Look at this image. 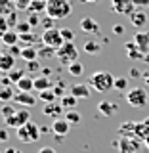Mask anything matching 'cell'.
Instances as JSON below:
<instances>
[{
  "label": "cell",
  "mask_w": 149,
  "mask_h": 153,
  "mask_svg": "<svg viewBox=\"0 0 149 153\" xmlns=\"http://www.w3.org/2000/svg\"><path fill=\"white\" fill-rule=\"evenodd\" d=\"M90 86L99 94H107L111 92V88H115V76L109 71H96L90 76Z\"/></svg>",
  "instance_id": "6da1fadb"
},
{
  "label": "cell",
  "mask_w": 149,
  "mask_h": 153,
  "mask_svg": "<svg viewBox=\"0 0 149 153\" xmlns=\"http://www.w3.org/2000/svg\"><path fill=\"white\" fill-rule=\"evenodd\" d=\"M71 12H73V6L69 0H48L46 4V16L52 17L54 21L69 17Z\"/></svg>",
  "instance_id": "7a4b0ae2"
},
{
  "label": "cell",
  "mask_w": 149,
  "mask_h": 153,
  "mask_svg": "<svg viewBox=\"0 0 149 153\" xmlns=\"http://www.w3.org/2000/svg\"><path fill=\"white\" fill-rule=\"evenodd\" d=\"M40 128L36 126V123H33V121H29L27 124H23V126H19L17 128V138H19V142H23V143H35L40 140Z\"/></svg>",
  "instance_id": "3957f363"
},
{
  "label": "cell",
  "mask_w": 149,
  "mask_h": 153,
  "mask_svg": "<svg viewBox=\"0 0 149 153\" xmlns=\"http://www.w3.org/2000/svg\"><path fill=\"white\" fill-rule=\"evenodd\" d=\"M126 102L132 105V107L136 109H142L145 107V105L149 103V94L145 88H142V86H136V88H130L126 92Z\"/></svg>",
  "instance_id": "277c9868"
},
{
  "label": "cell",
  "mask_w": 149,
  "mask_h": 153,
  "mask_svg": "<svg viewBox=\"0 0 149 153\" xmlns=\"http://www.w3.org/2000/svg\"><path fill=\"white\" fill-rule=\"evenodd\" d=\"M40 36H42V44L48 48H54V50H57V48H61L65 44L63 36H61V29H56V27L46 29Z\"/></svg>",
  "instance_id": "5b68a950"
},
{
  "label": "cell",
  "mask_w": 149,
  "mask_h": 153,
  "mask_svg": "<svg viewBox=\"0 0 149 153\" xmlns=\"http://www.w3.org/2000/svg\"><path fill=\"white\" fill-rule=\"evenodd\" d=\"M56 57L61 61V63L71 65L73 61H76V57H79V50H76V46L73 44V42H65L61 48L56 50Z\"/></svg>",
  "instance_id": "8992f818"
},
{
  "label": "cell",
  "mask_w": 149,
  "mask_h": 153,
  "mask_svg": "<svg viewBox=\"0 0 149 153\" xmlns=\"http://www.w3.org/2000/svg\"><path fill=\"white\" fill-rule=\"evenodd\" d=\"M111 10L119 16H128L130 17L136 10V4L134 0H111Z\"/></svg>",
  "instance_id": "52a82bcc"
},
{
  "label": "cell",
  "mask_w": 149,
  "mask_h": 153,
  "mask_svg": "<svg viewBox=\"0 0 149 153\" xmlns=\"http://www.w3.org/2000/svg\"><path fill=\"white\" fill-rule=\"evenodd\" d=\"M117 146H119L121 153H138V149H140V142L136 138H130V136H121Z\"/></svg>",
  "instance_id": "ba28073f"
},
{
  "label": "cell",
  "mask_w": 149,
  "mask_h": 153,
  "mask_svg": "<svg viewBox=\"0 0 149 153\" xmlns=\"http://www.w3.org/2000/svg\"><path fill=\"white\" fill-rule=\"evenodd\" d=\"M80 31L86 33V35H98L99 33V23L96 21L94 17L86 16V17L80 19Z\"/></svg>",
  "instance_id": "9c48e42d"
},
{
  "label": "cell",
  "mask_w": 149,
  "mask_h": 153,
  "mask_svg": "<svg viewBox=\"0 0 149 153\" xmlns=\"http://www.w3.org/2000/svg\"><path fill=\"white\" fill-rule=\"evenodd\" d=\"M147 19H149V17H147V12H145V10L136 8V10H134V13L130 16V23H132L136 29H142V27L147 25Z\"/></svg>",
  "instance_id": "30bf717a"
},
{
  "label": "cell",
  "mask_w": 149,
  "mask_h": 153,
  "mask_svg": "<svg viewBox=\"0 0 149 153\" xmlns=\"http://www.w3.org/2000/svg\"><path fill=\"white\" fill-rule=\"evenodd\" d=\"M65 109L61 107V103H44V107H42V113L46 115V117H52L56 121V119H61V115H63Z\"/></svg>",
  "instance_id": "8fae6325"
},
{
  "label": "cell",
  "mask_w": 149,
  "mask_h": 153,
  "mask_svg": "<svg viewBox=\"0 0 149 153\" xmlns=\"http://www.w3.org/2000/svg\"><path fill=\"white\" fill-rule=\"evenodd\" d=\"M13 102H16L17 105H21V107H31V105H35L36 98L31 92H16V96H13Z\"/></svg>",
  "instance_id": "7c38bea8"
},
{
  "label": "cell",
  "mask_w": 149,
  "mask_h": 153,
  "mask_svg": "<svg viewBox=\"0 0 149 153\" xmlns=\"http://www.w3.org/2000/svg\"><path fill=\"white\" fill-rule=\"evenodd\" d=\"M134 42L142 50V54H149V33L147 31H138L134 35Z\"/></svg>",
  "instance_id": "4fadbf2b"
},
{
  "label": "cell",
  "mask_w": 149,
  "mask_h": 153,
  "mask_svg": "<svg viewBox=\"0 0 149 153\" xmlns=\"http://www.w3.org/2000/svg\"><path fill=\"white\" fill-rule=\"evenodd\" d=\"M69 128H71V124L65 121L63 117L61 119H56L54 123H52V132L56 134V136H67V134H69Z\"/></svg>",
  "instance_id": "5bb4252c"
},
{
  "label": "cell",
  "mask_w": 149,
  "mask_h": 153,
  "mask_svg": "<svg viewBox=\"0 0 149 153\" xmlns=\"http://www.w3.org/2000/svg\"><path fill=\"white\" fill-rule=\"evenodd\" d=\"M71 94H73L76 100H88L92 92H90V86H88V84L76 82V84H73V86H71Z\"/></svg>",
  "instance_id": "9a60e30c"
},
{
  "label": "cell",
  "mask_w": 149,
  "mask_h": 153,
  "mask_svg": "<svg viewBox=\"0 0 149 153\" xmlns=\"http://www.w3.org/2000/svg\"><path fill=\"white\" fill-rule=\"evenodd\" d=\"M0 69H2L6 75L12 69H16V57L12 54H8V52H2V54H0Z\"/></svg>",
  "instance_id": "2e32d148"
},
{
  "label": "cell",
  "mask_w": 149,
  "mask_h": 153,
  "mask_svg": "<svg viewBox=\"0 0 149 153\" xmlns=\"http://www.w3.org/2000/svg\"><path fill=\"white\" fill-rule=\"evenodd\" d=\"M124 50H126V54H128V57H130L132 61L143 59V56H145V54H142V50L138 48V44L134 40H128L126 44H124Z\"/></svg>",
  "instance_id": "e0dca14e"
},
{
  "label": "cell",
  "mask_w": 149,
  "mask_h": 153,
  "mask_svg": "<svg viewBox=\"0 0 149 153\" xmlns=\"http://www.w3.org/2000/svg\"><path fill=\"white\" fill-rule=\"evenodd\" d=\"M31 90H35V79L33 75H25L16 84V92H31Z\"/></svg>",
  "instance_id": "ac0fdd59"
},
{
  "label": "cell",
  "mask_w": 149,
  "mask_h": 153,
  "mask_svg": "<svg viewBox=\"0 0 149 153\" xmlns=\"http://www.w3.org/2000/svg\"><path fill=\"white\" fill-rule=\"evenodd\" d=\"M2 42H4V46L6 48H10V46H16L17 42H19V33L16 31V29H8L6 33H4L2 36Z\"/></svg>",
  "instance_id": "d6986e66"
},
{
  "label": "cell",
  "mask_w": 149,
  "mask_h": 153,
  "mask_svg": "<svg viewBox=\"0 0 149 153\" xmlns=\"http://www.w3.org/2000/svg\"><path fill=\"white\" fill-rule=\"evenodd\" d=\"M98 111L103 115V117H113L115 113H117V105L113 102H107V100H103V102L98 103Z\"/></svg>",
  "instance_id": "ffe728a7"
},
{
  "label": "cell",
  "mask_w": 149,
  "mask_h": 153,
  "mask_svg": "<svg viewBox=\"0 0 149 153\" xmlns=\"http://www.w3.org/2000/svg\"><path fill=\"white\" fill-rule=\"evenodd\" d=\"M21 59H25V61H36L38 59V46H23Z\"/></svg>",
  "instance_id": "44dd1931"
},
{
  "label": "cell",
  "mask_w": 149,
  "mask_h": 153,
  "mask_svg": "<svg viewBox=\"0 0 149 153\" xmlns=\"http://www.w3.org/2000/svg\"><path fill=\"white\" fill-rule=\"evenodd\" d=\"M54 86H52V80L48 79V76H35V90L38 92H44V90H52Z\"/></svg>",
  "instance_id": "7402d4cb"
},
{
  "label": "cell",
  "mask_w": 149,
  "mask_h": 153,
  "mask_svg": "<svg viewBox=\"0 0 149 153\" xmlns=\"http://www.w3.org/2000/svg\"><path fill=\"white\" fill-rule=\"evenodd\" d=\"M21 46H35L36 42H42V36H36L35 33H27V35H19Z\"/></svg>",
  "instance_id": "603a6c76"
},
{
  "label": "cell",
  "mask_w": 149,
  "mask_h": 153,
  "mask_svg": "<svg viewBox=\"0 0 149 153\" xmlns=\"http://www.w3.org/2000/svg\"><path fill=\"white\" fill-rule=\"evenodd\" d=\"M76 102H79V100H76L75 96L69 92V94H65L63 98H61V102H59V103H61V107H63L65 111H73V109L76 107Z\"/></svg>",
  "instance_id": "cb8c5ba5"
},
{
  "label": "cell",
  "mask_w": 149,
  "mask_h": 153,
  "mask_svg": "<svg viewBox=\"0 0 149 153\" xmlns=\"http://www.w3.org/2000/svg\"><path fill=\"white\" fill-rule=\"evenodd\" d=\"M12 12H17L16 4H13V0H0V16H10Z\"/></svg>",
  "instance_id": "d4e9b609"
},
{
  "label": "cell",
  "mask_w": 149,
  "mask_h": 153,
  "mask_svg": "<svg viewBox=\"0 0 149 153\" xmlns=\"http://www.w3.org/2000/svg\"><path fill=\"white\" fill-rule=\"evenodd\" d=\"M46 4H48V0H33L27 12L29 13H42V12L46 13Z\"/></svg>",
  "instance_id": "484cf974"
},
{
  "label": "cell",
  "mask_w": 149,
  "mask_h": 153,
  "mask_svg": "<svg viewBox=\"0 0 149 153\" xmlns=\"http://www.w3.org/2000/svg\"><path fill=\"white\" fill-rule=\"evenodd\" d=\"M13 96H16V92L12 90V86H0V102L10 103L13 102Z\"/></svg>",
  "instance_id": "4316f807"
},
{
  "label": "cell",
  "mask_w": 149,
  "mask_h": 153,
  "mask_svg": "<svg viewBox=\"0 0 149 153\" xmlns=\"http://www.w3.org/2000/svg\"><path fill=\"white\" fill-rule=\"evenodd\" d=\"M65 121L71 124V126H76V124L82 123V115H80L79 111H65Z\"/></svg>",
  "instance_id": "83f0119b"
},
{
  "label": "cell",
  "mask_w": 149,
  "mask_h": 153,
  "mask_svg": "<svg viewBox=\"0 0 149 153\" xmlns=\"http://www.w3.org/2000/svg\"><path fill=\"white\" fill-rule=\"evenodd\" d=\"M67 71H69L71 76H82V73H84V65L80 63V61H73L71 65H67Z\"/></svg>",
  "instance_id": "f1b7e54d"
},
{
  "label": "cell",
  "mask_w": 149,
  "mask_h": 153,
  "mask_svg": "<svg viewBox=\"0 0 149 153\" xmlns=\"http://www.w3.org/2000/svg\"><path fill=\"white\" fill-rule=\"evenodd\" d=\"M17 119H19V123H21V126H23V124H27L29 121H31V111H29V109L27 107H21V105H19V107H17Z\"/></svg>",
  "instance_id": "f546056e"
},
{
  "label": "cell",
  "mask_w": 149,
  "mask_h": 153,
  "mask_svg": "<svg viewBox=\"0 0 149 153\" xmlns=\"http://www.w3.org/2000/svg\"><path fill=\"white\" fill-rule=\"evenodd\" d=\"M25 75H27V73H25V69H17V67H16V69H12V71L8 73V79L12 80V84H17Z\"/></svg>",
  "instance_id": "4dcf8cb0"
},
{
  "label": "cell",
  "mask_w": 149,
  "mask_h": 153,
  "mask_svg": "<svg viewBox=\"0 0 149 153\" xmlns=\"http://www.w3.org/2000/svg\"><path fill=\"white\" fill-rule=\"evenodd\" d=\"M115 90L128 92V76H115Z\"/></svg>",
  "instance_id": "1f68e13d"
},
{
  "label": "cell",
  "mask_w": 149,
  "mask_h": 153,
  "mask_svg": "<svg viewBox=\"0 0 149 153\" xmlns=\"http://www.w3.org/2000/svg\"><path fill=\"white\" fill-rule=\"evenodd\" d=\"M84 52L86 54H99V52H102V46L96 40H86L84 42Z\"/></svg>",
  "instance_id": "d6a6232c"
},
{
  "label": "cell",
  "mask_w": 149,
  "mask_h": 153,
  "mask_svg": "<svg viewBox=\"0 0 149 153\" xmlns=\"http://www.w3.org/2000/svg\"><path fill=\"white\" fill-rule=\"evenodd\" d=\"M0 113H2L4 119H10V117H13V115L17 113V107L12 105V103H4L2 107H0Z\"/></svg>",
  "instance_id": "836d02e7"
},
{
  "label": "cell",
  "mask_w": 149,
  "mask_h": 153,
  "mask_svg": "<svg viewBox=\"0 0 149 153\" xmlns=\"http://www.w3.org/2000/svg\"><path fill=\"white\" fill-rule=\"evenodd\" d=\"M38 98H40L44 103H54L57 96L54 94V90H44V92H40V94H38Z\"/></svg>",
  "instance_id": "e575fe53"
},
{
  "label": "cell",
  "mask_w": 149,
  "mask_h": 153,
  "mask_svg": "<svg viewBox=\"0 0 149 153\" xmlns=\"http://www.w3.org/2000/svg\"><path fill=\"white\" fill-rule=\"evenodd\" d=\"M16 31L19 33V35H27V33H33V27H31L29 21H19L17 27H16Z\"/></svg>",
  "instance_id": "d590c367"
},
{
  "label": "cell",
  "mask_w": 149,
  "mask_h": 153,
  "mask_svg": "<svg viewBox=\"0 0 149 153\" xmlns=\"http://www.w3.org/2000/svg\"><path fill=\"white\" fill-rule=\"evenodd\" d=\"M19 13L17 12H12V13H10V16H6V21H8V27L10 29H16L17 27V23H19Z\"/></svg>",
  "instance_id": "8d00e7d4"
},
{
  "label": "cell",
  "mask_w": 149,
  "mask_h": 153,
  "mask_svg": "<svg viewBox=\"0 0 149 153\" xmlns=\"http://www.w3.org/2000/svg\"><path fill=\"white\" fill-rule=\"evenodd\" d=\"M61 36H63V40H65V42H73V38H75V31H73V29H69V27H65V29H61Z\"/></svg>",
  "instance_id": "74e56055"
},
{
  "label": "cell",
  "mask_w": 149,
  "mask_h": 153,
  "mask_svg": "<svg viewBox=\"0 0 149 153\" xmlns=\"http://www.w3.org/2000/svg\"><path fill=\"white\" fill-rule=\"evenodd\" d=\"M4 123H6V126H10V128H17L21 126V123H19V119H17V115H13V117H10V119H4Z\"/></svg>",
  "instance_id": "f35d334b"
},
{
  "label": "cell",
  "mask_w": 149,
  "mask_h": 153,
  "mask_svg": "<svg viewBox=\"0 0 149 153\" xmlns=\"http://www.w3.org/2000/svg\"><path fill=\"white\" fill-rule=\"evenodd\" d=\"M6 52L8 54H12L13 57H21V52H23V46L21 44H16V46H10V48H6Z\"/></svg>",
  "instance_id": "ab89813d"
},
{
  "label": "cell",
  "mask_w": 149,
  "mask_h": 153,
  "mask_svg": "<svg viewBox=\"0 0 149 153\" xmlns=\"http://www.w3.org/2000/svg\"><path fill=\"white\" fill-rule=\"evenodd\" d=\"M31 2H33V0H13V4H16V8L19 10V12H23V10H29Z\"/></svg>",
  "instance_id": "60d3db41"
},
{
  "label": "cell",
  "mask_w": 149,
  "mask_h": 153,
  "mask_svg": "<svg viewBox=\"0 0 149 153\" xmlns=\"http://www.w3.org/2000/svg\"><path fill=\"white\" fill-rule=\"evenodd\" d=\"M52 90H54V94H56V96H57V98H59V100H61V98H63V96L67 94V92H65V86H63V82L56 84V86H54V88H52Z\"/></svg>",
  "instance_id": "b9f144b4"
},
{
  "label": "cell",
  "mask_w": 149,
  "mask_h": 153,
  "mask_svg": "<svg viewBox=\"0 0 149 153\" xmlns=\"http://www.w3.org/2000/svg\"><path fill=\"white\" fill-rule=\"evenodd\" d=\"M40 69V61H27V71L29 73H35V71H38Z\"/></svg>",
  "instance_id": "7bdbcfd3"
},
{
  "label": "cell",
  "mask_w": 149,
  "mask_h": 153,
  "mask_svg": "<svg viewBox=\"0 0 149 153\" xmlns=\"http://www.w3.org/2000/svg\"><path fill=\"white\" fill-rule=\"evenodd\" d=\"M29 23H31V27H36V25H40V17H38V13H29V19H27Z\"/></svg>",
  "instance_id": "ee69618b"
},
{
  "label": "cell",
  "mask_w": 149,
  "mask_h": 153,
  "mask_svg": "<svg viewBox=\"0 0 149 153\" xmlns=\"http://www.w3.org/2000/svg\"><path fill=\"white\" fill-rule=\"evenodd\" d=\"M8 21H6V17H4V16H0V36H2L4 35V33H6L8 31Z\"/></svg>",
  "instance_id": "f6af8a7d"
},
{
  "label": "cell",
  "mask_w": 149,
  "mask_h": 153,
  "mask_svg": "<svg viewBox=\"0 0 149 153\" xmlns=\"http://www.w3.org/2000/svg\"><path fill=\"white\" fill-rule=\"evenodd\" d=\"M128 75H130V79H142V76H143V73H142L140 69H138V67H132Z\"/></svg>",
  "instance_id": "bcb514c9"
},
{
  "label": "cell",
  "mask_w": 149,
  "mask_h": 153,
  "mask_svg": "<svg viewBox=\"0 0 149 153\" xmlns=\"http://www.w3.org/2000/svg\"><path fill=\"white\" fill-rule=\"evenodd\" d=\"M134 4H136V8H142V10L149 8V0H134Z\"/></svg>",
  "instance_id": "7dc6e473"
},
{
  "label": "cell",
  "mask_w": 149,
  "mask_h": 153,
  "mask_svg": "<svg viewBox=\"0 0 149 153\" xmlns=\"http://www.w3.org/2000/svg\"><path fill=\"white\" fill-rule=\"evenodd\" d=\"M52 23H54V19H52V17H46L44 21H42V27H44V31H46V29H52V27H54Z\"/></svg>",
  "instance_id": "c3c4849f"
},
{
  "label": "cell",
  "mask_w": 149,
  "mask_h": 153,
  "mask_svg": "<svg viewBox=\"0 0 149 153\" xmlns=\"http://www.w3.org/2000/svg\"><path fill=\"white\" fill-rule=\"evenodd\" d=\"M113 33H115V35H122V33H124V27L121 25V23H117V25L113 27Z\"/></svg>",
  "instance_id": "681fc988"
},
{
  "label": "cell",
  "mask_w": 149,
  "mask_h": 153,
  "mask_svg": "<svg viewBox=\"0 0 149 153\" xmlns=\"http://www.w3.org/2000/svg\"><path fill=\"white\" fill-rule=\"evenodd\" d=\"M38 153H56V149H54V147H50V146H44V147L38 149Z\"/></svg>",
  "instance_id": "f907efd6"
},
{
  "label": "cell",
  "mask_w": 149,
  "mask_h": 153,
  "mask_svg": "<svg viewBox=\"0 0 149 153\" xmlns=\"http://www.w3.org/2000/svg\"><path fill=\"white\" fill-rule=\"evenodd\" d=\"M8 140V130L6 128H2V130H0V143H4Z\"/></svg>",
  "instance_id": "816d5d0a"
},
{
  "label": "cell",
  "mask_w": 149,
  "mask_h": 153,
  "mask_svg": "<svg viewBox=\"0 0 149 153\" xmlns=\"http://www.w3.org/2000/svg\"><path fill=\"white\" fill-rule=\"evenodd\" d=\"M142 79H143V82L149 86V69H147V71H143V76H142Z\"/></svg>",
  "instance_id": "f5cc1de1"
},
{
  "label": "cell",
  "mask_w": 149,
  "mask_h": 153,
  "mask_svg": "<svg viewBox=\"0 0 149 153\" xmlns=\"http://www.w3.org/2000/svg\"><path fill=\"white\" fill-rule=\"evenodd\" d=\"M4 153H21V151L16 149V147H6V149H4Z\"/></svg>",
  "instance_id": "db71d44e"
},
{
  "label": "cell",
  "mask_w": 149,
  "mask_h": 153,
  "mask_svg": "<svg viewBox=\"0 0 149 153\" xmlns=\"http://www.w3.org/2000/svg\"><path fill=\"white\" fill-rule=\"evenodd\" d=\"M82 2H86V4H98L99 0H82Z\"/></svg>",
  "instance_id": "11a10c76"
},
{
  "label": "cell",
  "mask_w": 149,
  "mask_h": 153,
  "mask_svg": "<svg viewBox=\"0 0 149 153\" xmlns=\"http://www.w3.org/2000/svg\"><path fill=\"white\" fill-rule=\"evenodd\" d=\"M4 52V42H2V38H0V54Z\"/></svg>",
  "instance_id": "9f6ffc18"
},
{
  "label": "cell",
  "mask_w": 149,
  "mask_h": 153,
  "mask_svg": "<svg viewBox=\"0 0 149 153\" xmlns=\"http://www.w3.org/2000/svg\"><path fill=\"white\" fill-rule=\"evenodd\" d=\"M143 61H145V63L149 65V54H145V56H143Z\"/></svg>",
  "instance_id": "6f0895ef"
},
{
  "label": "cell",
  "mask_w": 149,
  "mask_h": 153,
  "mask_svg": "<svg viewBox=\"0 0 149 153\" xmlns=\"http://www.w3.org/2000/svg\"><path fill=\"white\" fill-rule=\"evenodd\" d=\"M4 76H6V73H4V71H2V69H0V80H2V79H4Z\"/></svg>",
  "instance_id": "680465c9"
},
{
  "label": "cell",
  "mask_w": 149,
  "mask_h": 153,
  "mask_svg": "<svg viewBox=\"0 0 149 153\" xmlns=\"http://www.w3.org/2000/svg\"><path fill=\"white\" fill-rule=\"evenodd\" d=\"M145 147H147V149H149V136L145 138Z\"/></svg>",
  "instance_id": "91938a15"
},
{
  "label": "cell",
  "mask_w": 149,
  "mask_h": 153,
  "mask_svg": "<svg viewBox=\"0 0 149 153\" xmlns=\"http://www.w3.org/2000/svg\"><path fill=\"white\" fill-rule=\"evenodd\" d=\"M145 123H147V124H149V117H147V119H145Z\"/></svg>",
  "instance_id": "94428289"
},
{
  "label": "cell",
  "mask_w": 149,
  "mask_h": 153,
  "mask_svg": "<svg viewBox=\"0 0 149 153\" xmlns=\"http://www.w3.org/2000/svg\"><path fill=\"white\" fill-rule=\"evenodd\" d=\"M0 153H2V151H0Z\"/></svg>",
  "instance_id": "6125c7cd"
}]
</instances>
